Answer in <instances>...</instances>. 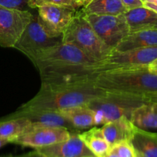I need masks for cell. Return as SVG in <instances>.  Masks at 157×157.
Masks as SVG:
<instances>
[{
    "mask_svg": "<svg viewBox=\"0 0 157 157\" xmlns=\"http://www.w3.org/2000/svg\"><path fill=\"white\" fill-rule=\"evenodd\" d=\"M106 90L88 82L72 86H49L42 84L32 99L22 104V111H60L77 106L86 105L89 101L104 94Z\"/></svg>",
    "mask_w": 157,
    "mask_h": 157,
    "instance_id": "1",
    "label": "cell"
},
{
    "mask_svg": "<svg viewBox=\"0 0 157 157\" xmlns=\"http://www.w3.org/2000/svg\"><path fill=\"white\" fill-rule=\"evenodd\" d=\"M92 82L106 91L138 95L157 91V75L148 71L147 67L108 71L99 74Z\"/></svg>",
    "mask_w": 157,
    "mask_h": 157,
    "instance_id": "2",
    "label": "cell"
},
{
    "mask_svg": "<svg viewBox=\"0 0 157 157\" xmlns=\"http://www.w3.org/2000/svg\"><path fill=\"white\" fill-rule=\"evenodd\" d=\"M62 42L72 44L94 61L107 59L113 52L98 36L85 18L83 11L78 10L62 35Z\"/></svg>",
    "mask_w": 157,
    "mask_h": 157,
    "instance_id": "3",
    "label": "cell"
},
{
    "mask_svg": "<svg viewBox=\"0 0 157 157\" xmlns=\"http://www.w3.org/2000/svg\"><path fill=\"white\" fill-rule=\"evenodd\" d=\"M146 104L143 95L106 91L104 94L89 101L87 106L95 113L96 126L126 117L130 120L134 110Z\"/></svg>",
    "mask_w": 157,
    "mask_h": 157,
    "instance_id": "4",
    "label": "cell"
},
{
    "mask_svg": "<svg viewBox=\"0 0 157 157\" xmlns=\"http://www.w3.org/2000/svg\"><path fill=\"white\" fill-rule=\"evenodd\" d=\"M31 61L39 73L99 62L89 58L73 44L65 42L43 50Z\"/></svg>",
    "mask_w": 157,
    "mask_h": 157,
    "instance_id": "5",
    "label": "cell"
},
{
    "mask_svg": "<svg viewBox=\"0 0 157 157\" xmlns=\"http://www.w3.org/2000/svg\"><path fill=\"white\" fill-rule=\"evenodd\" d=\"M61 43H62V36L54 37L50 35L40 23L38 15H34L14 48L32 61L39 52Z\"/></svg>",
    "mask_w": 157,
    "mask_h": 157,
    "instance_id": "6",
    "label": "cell"
},
{
    "mask_svg": "<svg viewBox=\"0 0 157 157\" xmlns=\"http://www.w3.org/2000/svg\"><path fill=\"white\" fill-rule=\"evenodd\" d=\"M83 14L102 41L113 50L130 32L124 14L118 15H94L84 12Z\"/></svg>",
    "mask_w": 157,
    "mask_h": 157,
    "instance_id": "7",
    "label": "cell"
},
{
    "mask_svg": "<svg viewBox=\"0 0 157 157\" xmlns=\"http://www.w3.org/2000/svg\"><path fill=\"white\" fill-rule=\"evenodd\" d=\"M33 16L29 10L0 6V47L14 48Z\"/></svg>",
    "mask_w": 157,
    "mask_h": 157,
    "instance_id": "8",
    "label": "cell"
},
{
    "mask_svg": "<svg viewBox=\"0 0 157 157\" xmlns=\"http://www.w3.org/2000/svg\"><path fill=\"white\" fill-rule=\"evenodd\" d=\"M157 58V46L139 48L125 52L113 51L110 56L101 61L100 73L127 67H147Z\"/></svg>",
    "mask_w": 157,
    "mask_h": 157,
    "instance_id": "9",
    "label": "cell"
},
{
    "mask_svg": "<svg viewBox=\"0 0 157 157\" xmlns=\"http://www.w3.org/2000/svg\"><path fill=\"white\" fill-rule=\"evenodd\" d=\"M72 133L64 127H38L32 125L11 144L22 147L41 148L69 139Z\"/></svg>",
    "mask_w": 157,
    "mask_h": 157,
    "instance_id": "10",
    "label": "cell"
},
{
    "mask_svg": "<svg viewBox=\"0 0 157 157\" xmlns=\"http://www.w3.org/2000/svg\"><path fill=\"white\" fill-rule=\"evenodd\" d=\"M38 17L46 31L54 37L62 36L78 9L58 5L38 7Z\"/></svg>",
    "mask_w": 157,
    "mask_h": 157,
    "instance_id": "11",
    "label": "cell"
},
{
    "mask_svg": "<svg viewBox=\"0 0 157 157\" xmlns=\"http://www.w3.org/2000/svg\"><path fill=\"white\" fill-rule=\"evenodd\" d=\"M35 150L44 157H97L82 140L78 133H72L67 140Z\"/></svg>",
    "mask_w": 157,
    "mask_h": 157,
    "instance_id": "12",
    "label": "cell"
},
{
    "mask_svg": "<svg viewBox=\"0 0 157 157\" xmlns=\"http://www.w3.org/2000/svg\"><path fill=\"white\" fill-rule=\"evenodd\" d=\"M13 117H23L31 121L32 125L38 127H64L72 133H78L69 120L59 111L41 110V111H22L17 110L11 113Z\"/></svg>",
    "mask_w": 157,
    "mask_h": 157,
    "instance_id": "13",
    "label": "cell"
},
{
    "mask_svg": "<svg viewBox=\"0 0 157 157\" xmlns=\"http://www.w3.org/2000/svg\"><path fill=\"white\" fill-rule=\"evenodd\" d=\"M135 126L126 117L105 124L101 130L105 139L111 147L123 141H130Z\"/></svg>",
    "mask_w": 157,
    "mask_h": 157,
    "instance_id": "14",
    "label": "cell"
},
{
    "mask_svg": "<svg viewBox=\"0 0 157 157\" xmlns=\"http://www.w3.org/2000/svg\"><path fill=\"white\" fill-rule=\"evenodd\" d=\"M135 157H157V133L135 127L130 139Z\"/></svg>",
    "mask_w": 157,
    "mask_h": 157,
    "instance_id": "15",
    "label": "cell"
},
{
    "mask_svg": "<svg viewBox=\"0 0 157 157\" xmlns=\"http://www.w3.org/2000/svg\"><path fill=\"white\" fill-rule=\"evenodd\" d=\"M157 46V29H146L131 32L113 51L125 52L139 48Z\"/></svg>",
    "mask_w": 157,
    "mask_h": 157,
    "instance_id": "16",
    "label": "cell"
},
{
    "mask_svg": "<svg viewBox=\"0 0 157 157\" xmlns=\"http://www.w3.org/2000/svg\"><path fill=\"white\" fill-rule=\"evenodd\" d=\"M32 126V123L23 117L11 114L0 119V139L6 140L9 144L19 136Z\"/></svg>",
    "mask_w": 157,
    "mask_h": 157,
    "instance_id": "17",
    "label": "cell"
},
{
    "mask_svg": "<svg viewBox=\"0 0 157 157\" xmlns=\"http://www.w3.org/2000/svg\"><path fill=\"white\" fill-rule=\"evenodd\" d=\"M59 112L69 120L77 131L96 126L95 112L87 104L66 109Z\"/></svg>",
    "mask_w": 157,
    "mask_h": 157,
    "instance_id": "18",
    "label": "cell"
},
{
    "mask_svg": "<svg viewBox=\"0 0 157 157\" xmlns=\"http://www.w3.org/2000/svg\"><path fill=\"white\" fill-rule=\"evenodd\" d=\"M131 122L141 130L150 131L157 130V106L144 104L132 113Z\"/></svg>",
    "mask_w": 157,
    "mask_h": 157,
    "instance_id": "19",
    "label": "cell"
},
{
    "mask_svg": "<svg viewBox=\"0 0 157 157\" xmlns=\"http://www.w3.org/2000/svg\"><path fill=\"white\" fill-rule=\"evenodd\" d=\"M124 16L129 25V33L147 29L157 19V13L144 6L126 11Z\"/></svg>",
    "mask_w": 157,
    "mask_h": 157,
    "instance_id": "20",
    "label": "cell"
},
{
    "mask_svg": "<svg viewBox=\"0 0 157 157\" xmlns=\"http://www.w3.org/2000/svg\"><path fill=\"white\" fill-rule=\"evenodd\" d=\"M78 136L95 156H105L110 149V146L103 136L101 127H92L88 131L78 133Z\"/></svg>",
    "mask_w": 157,
    "mask_h": 157,
    "instance_id": "21",
    "label": "cell"
},
{
    "mask_svg": "<svg viewBox=\"0 0 157 157\" xmlns=\"http://www.w3.org/2000/svg\"><path fill=\"white\" fill-rule=\"evenodd\" d=\"M82 11L85 14L118 15L127 11L122 0H92Z\"/></svg>",
    "mask_w": 157,
    "mask_h": 157,
    "instance_id": "22",
    "label": "cell"
},
{
    "mask_svg": "<svg viewBox=\"0 0 157 157\" xmlns=\"http://www.w3.org/2000/svg\"><path fill=\"white\" fill-rule=\"evenodd\" d=\"M48 5H58V6H66L79 9L80 7L73 0H28V6L29 9H38L43 6Z\"/></svg>",
    "mask_w": 157,
    "mask_h": 157,
    "instance_id": "23",
    "label": "cell"
},
{
    "mask_svg": "<svg viewBox=\"0 0 157 157\" xmlns=\"http://www.w3.org/2000/svg\"><path fill=\"white\" fill-rule=\"evenodd\" d=\"M108 153L120 157H135L130 141H123L110 147Z\"/></svg>",
    "mask_w": 157,
    "mask_h": 157,
    "instance_id": "24",
    "label": "cell"
},
{
    "mask_svg": "<svg viewBox=\"0 0 157 157\" xmlns=\"http://www.w3.org/2000/svg\"><path fill=\"white\" fill-rule=\"evenodd\" d=\"M0 6L20 10H29L28 0H0Z\"/></svg>",
    "mask_w": 157,
    "mask_h": 157,
    "instance_id": "25",
    "label": "cell"
},
{
    "mask_svg": "<svg viewBox=\"0 0 157 157\" xmlns=\"http://www.w3.org/2000/svg\"><path fill=\"white\" fill-rule=\"evenodd\" d=\"M122 2L127 11L135 9V8L143 6V2L140 0H122Z\"/></svg>",
    "mask_w": 157,
    "mask_h": 157,
    "instance_id": "26",
    "label": "cell"
},
{
    "mask_svg": "<svg viewBox=\"0 0 157 157\" xmlns=\"http://www.w3.org/2000/svg\"><path fill=\"white\" fill-rule=\"evenodd\" d=\"M143 98L146 104H154L157 106V91L149 92L143 94Z\"/></svg>",
    "mask_w": 157,
    "mask_h": 157,
    "instance_id": "27",
    "label": "cell"
},
{
    "mask_svg": "<svg viewBox=\"0 0 157 157\" xmlns=\"http://www.w3.org/2000/svg\"><path fill=\"white\" fill-rule=\"evenodd\" d=\"M0 157H44V156H43L39 152H38L36 150H35L34 151L29 152V153H25V154L16 155V156H14V155H7V156H2Z\"/></svg>",
    "mask_w": 157,
    "mask_h": 157,
    "instance_id": "28",
    "label": "cell"
},
{
    "mask_svg": "<svg viewBox=\"0 0 157 157\" xmlns=\"http://www.w3.org/2000/svg\"><path fill=\"white\" fill-rule=\"evenodd\" d=\"M147 70L150 73L157 75V58H155L153 61H152L147 66Z\"/></svg>",
    "mask_w": 157,
    "mask_h": 157,
    "instance_id": "29",
    "label": "cell"
},
{
    "mask_svg": "<svg viewBox=\"0 0 157 157\" xmlns=\"http://www.w3.org/2000/svg\"><path fill=\"white\" fill-rule=\"evenodd\" d=\"M80 8H84L92 0H73Z\"/></svg>",
    "mask_w": 157,
    "mask_h": 157,
    "instance_id": "30",
    "label": "cell"
},
{
    "mask_svg": "<svg viewBox=\"0 0 157 157\" xmlns=\"http://www.w3.org/2000/svg\"><path fill=\"white\" fill-rule=\"evenodd\" d=\"M143 6L147 9H151L155 13H157V5L156 4H152V3H143Z\"/></svg>",
    "mask_w": 157,
    "mask_h": 157,
    "instance_id": "31",
    "label": "cell"
},
{
    "mask_svg": "<svg viewBox=\"0 0 157 157\" xmlns=\"http://www.w3.org/2000/svg\"><path fill=\"white\" fill-rule=\"evenodd\" d=\"M8 144H9V142L8 140L4 139H0V148H2V147H4V146H6Z\"/></svg>",
    "mask_w": 157,
    "mask_h": 157,
    "instance_id": "32",
    "label": "cell"
},
{
    "mask_svg": "<svg viewBox=\"0 0 157 157\" xmlns=\"http://www.w3.org/2000/svg\"><path fill=\"white\" fill-rule=\"evenodd\" d=\"M147 29H157V19L155 20V21H153L152 23H151V24L148 26Z\"/></svg>",
    "mask_w": 157,
    "mask_h": 157,
    "instance_id": "33",
    "label": "cell"
},
{
    "mask_svg": "<svg viewBox=\"0 0 157 157\" xmlns=\"http://www.w3.org/2000/svg\"><path fill=\"white\" fill-rule=\"evenodd\" d=\"M143 3H152V4L157 5V0H140Z\"/></svg>",
    "mask_w": 157,
    "mask_h": 157,
    "instance_id": "34",
    "label": "cell"
},
{
    "mask_svg": "<svg viewBox=\"0 0 157 157\" xmlns=\"http://www.w3.org/2000/svg\"><path fill=\"white\" fill-rule=\"evenodd\" d=\"M104 157H120V156H116V155H115V154H112V153H108L107 154H106V156H105Z\"/></svg>",
    "mask_w": 157,
    "mask_h": 157,
    "instance_id": "35",
    "label": "cell"
},
{
    "mask_svg": "<svg viewBox=\"0 0 157 157\" xmlns=\"http://www.w3.org/2000/svg\"><path fill=\"white\" fill-rule=\"evenodd\" d=\"M103 157H104V156H103Z\"/></svg>",
    "mask_w": 157,
    "mask_h": 157,
    "instance_id": "36",
    "label": "cell"
}]
</instances>
